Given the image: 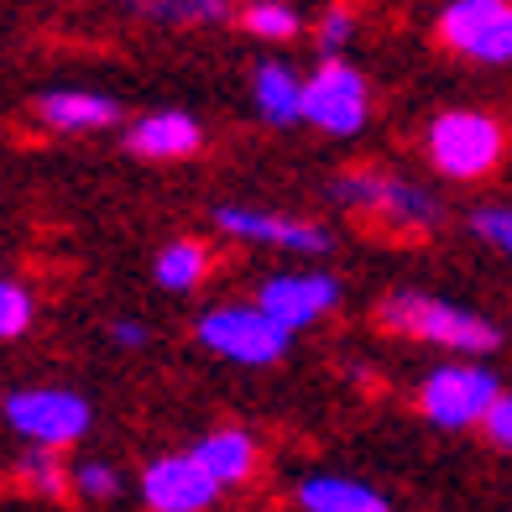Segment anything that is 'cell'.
<instances>
[{
    "instance_id": "obj_8",
    "label": "cell",
    "mask_w": 512,
    "mask_h": 512,
    "mask_svg": "<svg viewBox=\"0 0 512 512\" xmlns=\"http://www.w3.org/2000/svg\"><path fill=\"white\" fill-rule=\"evenodd\" d=\"M340 298H345V288H340L335 272H324V267H288V272L262 277L256 293H251V304L267 309L288 335H298V330H314V324L330 319L340 309Z\"/></svg>"
},
{
    "instance_id": "obj_1",
    "label": "cell",
    "mask_w": 512,
    "mask_h": 512,
    "mask_svg": "<svg viewBox=\"0 0 512 512\" xmlns=\"http://www.w3.org/2000/svg\"><path fill=\"white\" fill-rule=\"evenodd\" d=\"M377 324L403 340L439 345V351H460V361H486L502 351V324L486 319L481 309H465L455 298H439L424 288H398L377 304Z\"/></svg>"
},
{
    "instance_id": "obj_7",
    "label": "cell",
    "mask_w": 512,
    "mask_h": 512,
    "mask_svg": "<svg viewBox=\"0 0 512 512\" xmlns=\"http://www.w3.org/2000/svg\"><path fill=\"white\" fill-rule=\"evenodd\" d=\"M209 225L220 230L225 241L241 246H262V251H283V256H330L335 236L324 225L304 220V215H283V209H256V204H215L209 209Z\"/></svg>"
},
{
    "instance_id": "obj_22",
    "label": "cell",
    "mask_w": 512,
    "mask_h": 512,
    "mask_svg": "<svg viewBox=\"0 0 512 512\" xmlns=\"http://www.w3.org/2000/svg\"><path fill=\"white\" fill-rule=\"evenodd\" d=\"M37 324V298L27 283L0 277V340H21Z\"/></svg>"
},
{
    "instance_id": "obj_4",
    "label": "cell",
    "mask_w": 512,
    "mask_h": 512,
    "mask_svg": "<svg viewBox=\"0 0 512 512\" xmlns=\"http://www.w3.org/2000/svg\"><path fill=\"white\" fill-rule=\"evenodd\" d=\"M194 340H199L215 361L246 366V371L277 366V361L293 351V335H288L267 309H256L251 298H230V304L204 309V314L194 319Z\"/></svg>"
},
{
    "instance_id": "obj_23",
    "label": "cell",
    "mask_w": 512,
    "mask_h": 512,
    "mask_svg": "<svg viewBox=\"0 0 512 512\" xmlns=\"http://www.w3.org/2000/svg\"><path fill=\"white\" fill-rule=\"evenodd\" d=\"M465 225H471L476 241H486L492 251L512 256V204H481V209L465 215Z\"/></svg>"
},
{
    "instance_id": "obj_18",
    "label": "cell",
    "mask_w": 512,
    "mask_h": 512,
    "mask_svg": "<svg viewBox=\"0 0 512 512\" xmlns=\"http://www.w3.org/2000/svg\"><path fill=\"white\" fill-rule=\"evenodd\" d=\"M68 486H74V497L89 502V507H110L126 497V471L105 455H84L68 465Z\"/></svg>"
},
{
    "instance_id": "obj_12",
    "label": "cell",
    "mask_w": 512,
    "mask_h": 512,
    "mask_svg": "<svg viewBox=\"0 0 512 512\" xmlns=\"http://www.w3.org/2000/svg\"><path fill=\"white\" fill-rule=\"evenodd\" d=\"M37 121L58 131V136H95V131H110L115 121H121V100L115 95H100V89H42L37 95Z\"/></svg>"
},
{
    "instance_id": "obj_9",
    "label": "cell",
    "mask_w": 512,
    "mask_h": 512,
    "mask_svg": "<svg viewBox=\"0 0 512 512\" xmlns=\"http://www.w3.org/2000/svg\"><path fill=\"white\" fill-rule=\"evenodd\" d=\"M304 121L324 136H356L371 121V84L356 63L324 58L304 79Z\"/></svg>"
},
{
    "instance_id": "obj_2",
    "label": "cell",
    "mask_w": 512,
    "mask_h": 512,
    "mask_svg": "<svg viewBox=\"0 0 512 512\" xmlns=\"http://www.w3.org/2000/svg\"><path fill=\"white\" fill-rule=\"evenodd\" d=\"M0 424H6L21 450H74L95 429V403L79 387L63 382H21L0 398Z\"/></svg>"
},
{
    "instance_id": "obj_17",
    "label": "cell",
    "mask_w": 512,
    "mask_h": 512,
    "mask_svg": "<svg viewBox=\"0 0 512 512\" xmlns=\"http://www.w3.org/2000/svg\"><path fill=\"white\" fill-rule=\"evenodd\" d=\"M209 272H215V251H209L199 236H178L152 256V283L162 293H178V298L199 293L209 283Z\"/></svg>"
},
{
    "instance_id": "obj_13",
    "label": "cell",
    "mask_w": 512,
    "mask_h": 512,
    "mask_svg": "<svg viewBox=\"0 0 512 512\" xmlns=\"http://www.w3.org/2000/svg\"><path fill=\"white\" fill-rule=\"evenodd\" d=\"M189 455L204 465V476L220 486V492H236V486H246L256 476V465H262V445H256V434L241 429V424H215L204 429Z\"/></svg>"
},
{
    "instance_id": "obj_3",
    "label": "cell",
    "mask_w": 512,
    "mask_h": 512,
    "mask_svg": "<svg viewBox=\"0 0 512 512\" xmlns=\"http://www.w3.org/2000/svg\"><path fill=\"white\" fill-rule=\"evenodd\" d=\"M324 194L340 209H351V215H366V220L392 225V230H434L445 220V204H439L434 189H424V183L408 178V173H387V168L335 173Z\"/></svg>"
},
{
    "instance_id": "obj_11",
    "label": "cell",
    "mask_w": 512,
    "mask_h": 512,
    "mask_svg": "<svg viewBox=\"0 0 512 512\" xmlns=\"http://www.w3.org/2000/svg\"><path fill=\"white\" fill-rule=\"evenodd\" d=\"M136 497L147 512H209L225 492L204 476V465L189 450H168L152 455L136 476Z\"/></svg>"
},
{
    "instance_id": "obj_6",
    "label": "cell",
    "mask_w": 512,
    "mask_h": 512,
    "mask_svg": "<svg viewBox=\"0 0 512 512\" xmlns=\"http://www.w3.org/2000/svg\"><path fill=\"white\" fill-rule=\"evenodd\" d=\"M497 398H502V377L486 361H439L418 382V413L445 434L481 429V418L492 413Z\"/></svg>"
},
{
    "instance_id": "obj_24",
    "label": "cell",
    "mask_w": 512,
    "mask_h": 512,
    "mask_svg": "<svg viewBox=\"0 0 512 512\" xmlns=\"http://www.w3.org/2000/svg\"><path fill=\"white\" fill-rule=\"evenodd\" d=\"M351 37H356V11L351 6H330L314 27V42H319L324 58H340L345 48H351Z\"/></svg>"
},
{
    "instance_id": "obj_21",
    "label": "cell",
    "mask_w": 512,
    "mask_h": 512,
    "mask_svg": "<svg viewBox=\"0 0 512 512\" xmlns=\"http://www.w3.org/2000/svg\"><path fill=\"white\" fill-rule=\"evenodd\" d=\"M241 27L251 37H262V42H293L298 37V11L288 6V0H251V6L241 11Z\"/></svg>"
},
{
    "instance_id": "obj_5",
    "label": "cell",
    "mask_w": 512,
    "mask_h": 512,
    "mask_svg": "<svg viewBox=\"0 0 512 512\" xmlns=\"http://www.w3.org/2000/svg\"><path fill=\"white\" fill-rule=\"evenodd\" d=\"M502 152H507V131L486 110H445L424 131L429 168L450 183H476L486 173H497Z\"/></svg>"
},
{
    "instance_id": "obj_19",
    "label": "cell",
    "mask_w": 512,
    "mask_h": 512,
    "mask_svg": "<svg viewBox=\"0 0 512 512\" xmlns=\"http://www.w3.org/2000/svg\"><path fill=\"white\" fill-rule=\"evenodd\" d=\"M131 11L157 27H220L230 21V0H131Z\"/></svg>"
},
{
    "instance_id": "obj_10",
    "label": "cell",
    "mask_w": 512,
    "mask_h": 512,
    "mask_svg": "<svg viewBox=\"0 0 512 512\" xmlns=\"http://www.w3.org/2000/svg\"><path fill=\"white\" fill-rule=\"evenodd\" d=\"M434 32L455 58L502 68L512 63V0H450Z\"/></svg>"
},
{
    "instance_id": "obj_26",
    "label": "cell",
    "mask_w": 512,
    "mask_h": 512,
    "mask_svg": "<svg viewBox=\"0 0 512 512\" xmlns=\"http://www.w3.org/2000/svg\"><path fill=\"white\" fill-rule=\"evenodd\" d=\"M110 345L115 351H147L152 345V324L147 319H110Z\"/></svg>"
},
{
    "instance_id": "obj_16",
    "label": "cell",
    "mask_w": 512,
    "mask_h": 512,
    "mask_svg": "<svg viewBox=\"0 0 512 512\" xmlns=\"http://www.w3.org/2000/svg\"><path fill=\"white\" fill-rule=\"evenodd\" d=\"M251 105L267 126H298L304 121V74H293L288 63H256L251 74Z\"/></svg>"
},
{
    "instance_id": "obj_25",
    "label": "cell",
    "mask_w": 512,
    "mask_h": 512,
    "mask_svg": "<svg viewBox=\"0 0 512 512\" xmlns=\"http://www.w3.org/2000/svg\"><path fill=\"white\" fill-rule=\"evenodd\" d=\"M481 434H486V445H497L502 455H512V392H502V398L492 403V413L481 418Z\"/></svg>"
},
{
    "instance_id": "obj_20",
    "label": "cell",
    "mask_w": 512,
    "mask_h": 512,
    "mask_svg": "<svg viewBox=\"0 0 512 512\" xmlns=\"http://www.w3.org/2000/svg\"><path fill=\"white\" fill-rule=\"evenodd\" d=\"M16 481L27 486L32 497H48V502L74 497V486H68V460L58 450H21L16 455Z\"/></svg>"
},
{
    "instance_id": "obj_15",
    "label": "cell",
    "mask_w": 512,
    "mask_h": 512,
    "mask_svg": "<svg viewBox=\"0 0 512 512\" xmlns=\"http://www.w3.org/2000/svg\"><path fill=\"white\" fill-rule=\"evenodd\" d=\"M298 512H392V502L361 476L345 471H309L293 486Z\"/></svg>"
},
{
    "instance_id": "obj_14",
    "label": "cell",
    "mask_w": 512,
    "mask_h": 512,
    "mask_svg": "<svg viewBox=\"0 0 512 512\" xmlns=\"http://www.w3.org/2000/svg\"><path fill=\"white\" fill-rule=\"evenodd\" d=\"M204 147V126L189 110H147L126 126V152L147 162H183Z\"/></svg>"
}]
</instances>
